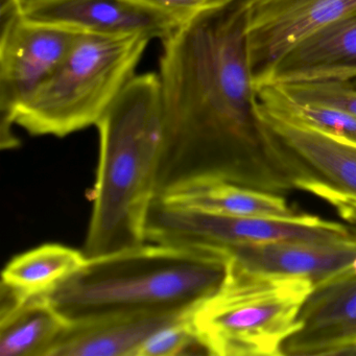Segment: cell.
<instances>
[{"instance_id": "8992f818", "label": "cell", "mask_w": 356, "mask_h": 356, "mask_svg": "<svg viewBox=\"0 0 356 356\" xmlns=\"http://www.w3.org/2000/svg\"><path fill=\"white\" fill-rule=\"evenodd\" d=\"M145 234L149 243L224 253L237 245L341 243L355 239L356 228L307 214L291 218L220 216L168 205L156 197Z\"/></svg>"}, {"instance_id": "8fae6325", "label": "cell", "mask_w": 356, "mask_h": 356, "mask_svg": "<svg viewBox=\"0 0 356 356\" xmlns=\"http://www.w3.org/2000/svg\"><path fill=\"white\" fill-rule=\"evenodd\" d=\"M24 15L79 34L143 35L160 40L181 24L136 0H26Z\"/></svg>"}, {"instance_id": "2e32d148", "label": "cell", "mask_w": 356, "mask_h": 356, "mask_svg": "<svg viewBox=\"0 0 356 356\" xmlns=\"http://www.w3.org/2000/svg\"><path fill=\"white\" fill-rule=\"evenodd\" d=\"M44 296L0 314V355L49 356L68 327Z\"/></svg>"}, {"instance_id": "277c9868", "label": "cell", "mask_w": 356, "mask_h": 356, "mask_svg": "<svg viewBox=\"0 0 356 356\" xmlns=\"http://www.w3.org/2000/svg\"><path fill=\"white\" fill-rule=\"evenodd\" d=\"M153 39L80 34L57 70L20 108L15 126L31 136H68L99 120L136 70Z\"/></svg>"}, {"instance_id": "9a60e30c", "label": "cell", "mask_w": 356, "mask_h": 356, "mask_svg": "<svg viewBox=\"0 0 356 356\" xmlns=\"http://www.w3.org/2000/svg\"><path fill=\"white\" fill-rule=\"evenodd\" d=\"M156 197L168 205L220 216L275 218L299 216L280 195L216 179L188 181Z\"/></svg>"}, {"instance_id": "d6986e66", "label": "cell", "mask_w": 356, "mask_h": 356, "mask_svg": "<svg viewBox=\"0 0 356 356\" xmlns=\"http://www.w3.org/2000/svg\"><path fill=\"white\" fill-rule=\"evenodd\" d=\"M275 86L295 103L329 108L356 118V86L352 82L326 81Z\"/></svg>"}, {"instance_id": "cb8c5ba5", "label": "cell", "mask_w": 356, "mask_h": 356, "mask_svg": "<svg viewBox=\"0 0 356 356\" xmlns=\"http://www.w3.org/2000/svg\"><path fill=\"white\" fill-rule=\"evenodd\" d=\"M352 83H353V84L356 86V80L352 81Z\"/></svg>"}, {"instance_id": "7c38bea8", "label": "cell", "mask_w": 356, "mask_h": 356, "mask_svg": "<svg viewBox=\"0 0 356 356\" xmlns=\"http://www.w3.org/2000/svg\"><path fill=\"white\" fill-rule=\"evenodd\" d=\"M232 268L261 276L305 278L312 284L351 268L356 238L341 243H270L225 250Z\"/></svg>"}, {"instance_id": "ac0fdd59", "label": "cell", "mask_w": 356, "mask_h": 356, "mask_svg": "<svg viewBox=\"0 0 356 356\" xmlns=\"http://www.w3.org/2000/svg\"><path fill=\"white\" fill-rule=\"evenodd\" d=\"M260 104L326 132L356 143V118L320 106L302 105L291 101L275 85L257 89Z\"/></svg>"}, {"instance_id": "603a6c76", "label": "cell", "mask_w": 356, "mask_h": 356, "mask_svg": "<svg viewBox=\"0 0 356 356\" xmlns=\"http://www.w3.org/2000/svg\"><path fill=\"white\" fill-rule=\"evenodd\" d=\"M245 1H248V3H249L250 5H251V3H253L254 0H245Z\"/></svg>"}, {"instance_id": "5b68a950", "label": "cell", "mask_w": 356, "mask_h": 356, "mask_svg": "<svg viewBox=\"0 0 356 356\" xmlns=\"http://www.w3.org/2000/svg\"><path fill=\"white\" fill-rule=\"evenodd\" d=\"M312 289L308 279L249 274L229 264L224 284L189 321L209 355L282 356Z\"/></svg>"}, {"instance_id": "7a4b0ae2", "label": "cell", "mask_w": 356, "mask_h": 356, "mask_svg": "<svg viewBox=\"0 0 356 356\" xmlns=\"http://www.w3.org/2000/svg\"><path fill=\"white\" fill-rule=\"evenodd\" d=\"M99 163L83 253L97 257L147 243L163 149L159 76L136 74L97 124Z\"/></svg>"}, {"instance_id": "7402d4cb", "label": "cell", "mask_w": 356, "mask_h": 356, "mask_svg": "<svg viewBox=\"0 0 356 356\" xmlns=\"http://www.w3.org/2000/svg\"><path fill=\"white\" fill-rule=\"evenodd\" d=\"M298 189L307 191L321 199L325 200L327 203L332 205L339 212V216L351 222L356 227V200L347 197L339 191H333L329 187L323 186L314 182H302L297 186Z\"/></svg>"}, {"instance_id": "5bb4252c", "label": "cell", "mask_w": 356, "mask_h": 356, "mask_svg": "<svg viewBox=\"0 0 356 356\" xmlns=\"http://www.w3.org/2000/svg\"><path fill=\"white\" fill-rule=\"evenodd\" d=\"M191 312H145L70 324L49 356H137L151 335Z\"/></svg>"}, {"instance_id": "4fadbf2b", "label": "cell", "mask_w": 356, "mask_h": 356, "mask_svg": "<svg viewBox=\"0 0 356 356\" xmlns=\"http://www.w3.org/2000/svg\"><path fill=\"white\" fill-rule=\"evenodd\" d=\"M354 80L356 12L316 31L289 49L273 68L264 86Z\"/></svg>"}, {"instance_id": "6da1fadb", "label": "cell", "mask_w": 356, "mask_h": 356, "mask_svg": "<svg viewBox=\"0 0 356 356\" xmlns=\"http://www.w3.org/2000/svg\"><path fill=\"white\" fill-rule=\"evenodd\" d=\"M249 7L235 0L161 39L164 137L157 197L199 179L275 195L296 189L284 149L260 114L248 55Z\"/></svg>"}, {"instance_id": "9c48e42d", "label": "cell", "mask_w": 356, "mask_h": 356, "mask_svg": "<svg viewBox=\"0 0 356 356\" xmlns=\"http://www.w3.org/2000/svg\"><path fill=\"white\" fill-rule=\"evenodd\" d=\"M282 356L356 355V262L314 285Z\"/></svg>"}, {"instance_id": "e0dca14e", "label": "cell", "mask_w": 356, "mask_h": 356, "mask_svg": "<svg viewBox=\"0 0 356 356\" xmlns=\"http://www.w3.org/2000/svg\"><path fill=\"white\" fill-rule=\"evenodd\" d=\"M86 260L83 251L45 243L10 260L3 270L1 286L26 299L43 295L74 274Z\"/></svg>"}, {"instance_id": "ffe728a7", "label": "cell", "mask_w": 356, "mask_h": 356, "mask_svg": "<svg viewBox=\"0 0 356 356\" xmlns=\"http://www.w3.org/2000/svg\"><path fill=\"white\" fill-rule=\"evenodd\" d=\"M189 314L182 320L168 325L154 333L139 349L137 356H176L186 354H207L189 321Z\"/></svg>"}, {"instance_id": "3957f363", "label": "cell", "mask_w": 356, "mask_h": 356, "mask_svg": "<svg viewBox=\"0 0 356 356\" xmlns=\"http://www.w3.org/2000/svg\"><path fill=\"white\" fill-rule=\"evenodd\" d=\"M228 270L226 254L147 241L87 258L43 296L68 324L145 312L187 314L222 287Z\"/></svg>"}, {"instance_id": "30bf717a", "label": "cell", "mask_w": 356, "mask_h": 356, "mask_svg": "<svg viewBox=\"0 0 356 356\" xmlns=\"http://www.w3.org/2000/svg\"><path fill=\"white\" fill-rule=\"evenodd\" d=\"M260 104V102H259ZM260 114L285 152L295 187L314 182L356 200V143L260 104Z\"/></svg>"}, {"instance_id": "44dd1931", "label": "cell", "mask_w": 356, "mask_h": 356, "mask_svg": "<svg viewBox=\"0 0 356 356\" xmlns=\"http://www.w3.org/2000/svg\"><path fill=\"white\" fill-rule=\"evenodd\" d=\"M136 1L183 24L199 14L225 7L235 0H136Z\"/></svg>"}, {"instance_id": "ba28073f", "label": "cell", "mask_w": 356, "mask_h": 356, "mask_svg": "<svg viewBox=\"0 0 356 356\" xmlns=\"http://www.w3.org/2000/svg\"><path fill=\"white\" fill-rule=\"evenodd\" d=\"M356 12V0H254L248 15V55L256 89L279 60L306 37Z\"/></svg>"}, {"instance_id": "52a82bcc", "label": "cell", "mask_w": 356, "mask_h": 356, "mask_svg": "<svg viewBox=\"0 0 356 356\" xmlns=\"http://www.w3.org/2000/svg\"><path fill=\"white\" fill-rule=\"evenodd\" d=\"M26 0H0V141L13 149L20 108L63 61L79 33L31 22Z\"/></svg>"}]
</instances>
